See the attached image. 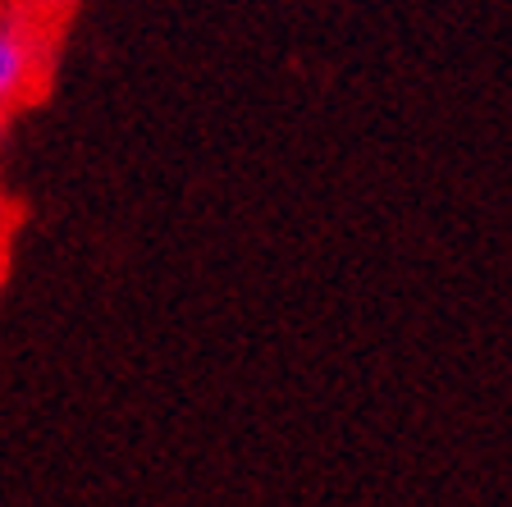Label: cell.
<instances>
[{
    "instance_id": "1",
    "label": "cell",
    "mask_w": 512,
    "mask_h": 507,
    "mask_svg": "<svg viewBox=\"0 0 512 507\" xmlns=\"http://www.w3.org/2000/svg\"><path fill=\"white\" fill-rule=\"evenodd\" d=\"M60 28L32 19L19 0H0V115L32 106L51 83Z\"/></svg>"
},
{
    "instance_id": "2",
    "label": "cell",
    "mask_w": 512,
    "mask_h": 507,
    "mask_svg": "<svg viewBox=\"0 0 512 507\" xmlns=\"http://www.w3.org/2000/svg\"><path fill=\"white\" fill-rule=\"evenodd\" d=\"M0 275H5V252H0Z\"/></svg>"
}]
</instances>
